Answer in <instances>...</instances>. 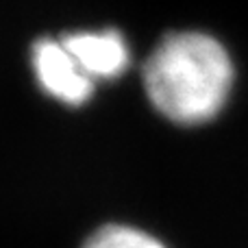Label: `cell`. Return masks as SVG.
I'll return each mask as SVG.
<instances>
[{"label":"cell","mask_w":248,"mask_h":248,"mask_svg":"<svg viewBox=\"0 0 248 248\" xmlns=\"http://www.w3.org/2000/svg\"><path fill=\"white\" fill-rule=\"evenodd\" d=\"M150 107L179 126H202L229 105L235 61L220 37L201 29L166 33L141 65Z\"/></svg>","instance_id":"6da1fadb"},{"label":"cell","mask_w":248,"mask_h":248,"mask_svg":"<svg viewBox=\"0 0 248 248\" xmlns=\"http://www.w3.org/2000/svg\"><path fill=\"white\" fill-rule=\"evenodd\" d=\"M31 72L50 100L65 107H83L96 94V83L83 72L61 37L35 39L31 46Z\"/></svg>","instance_id":"7a4b0ae2"},{"label":"cell","mask_w":248,"mask_h":248,"mask_svg":"<svg viewBox=\"0 0 248 248\" xmlns=\"http://www.w3.org/2000/svg\"><path fill=\"white\" fill-rule=\"evenodd\" d=\"M83 72L96 83H113L131 70L133 52L126 35L118 29H77L61 35Z\"/></svg>","instance_id":"3957f363"},{"label":"cell","mask_w":248,"mask_h":248,"mask_svg":"<svg viewBox=\"0 0 248 248\" xmlns=\"http://www.w3.org/2000/svg\"><path fill=\"white\" fill-rule=\"evenodd\" d=\"M83 248H168L159 237L131 224H107L85 240Z\"/></svg>","instance_id":"277c9868"}]
</instances>
